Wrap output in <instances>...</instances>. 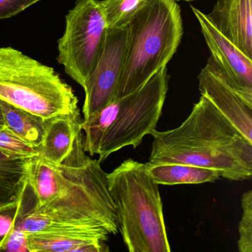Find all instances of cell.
<instances>
[{
  "instance_id": "277c9868",
  "label": "cell",
  "mask_w": 252,
  "mask_h": 252,
  "mask_svg": "<svg viewBox=\"0 0 252 252\" xmlns=\"http://www.w3.org/2000/svg\"><path fill=\"white\" fill-rule=\"evenodd\" d=\"M119 232L130 252H169L158 184L146 163L132 158L107 174Z\"/></svg>"
},
{
  "instance_id": "6da1fadb",
  "label": "cell",
  "mask_w": 252,
  "mask_h": 252,
  "mask_svg": "<svg viewBox=\"0 0 252 252\" xmlns=\"http://www.w3.org/2000/svg\"><path fill=\"white\" fill-rule=\"evenodd\" d=\"M101 162L87 155L79 132L68 156L54 163L28 159L17 190L16 228L26 233L70 227L102 226L119 233L117 216Z\"/></svg>"
},
{
  "instance_id": "603a6c76",
  "label": "cell",
  "mask_w": 252,
  "mask_h": 252,
  "mask_svg": "<svg viewBox=\"0 0 252 252\" xmlns=\"http://www.w3.org/2000/svg\"><path fill=\"white\" fill-rule=\"evenodd\" d=\"M5 127H6V126H5V122H4L3 114H2V110L0 107V129H3Z\"/></svg>"
},
{
  "instance_id": "ba28073f",
  "label": "cell",
  "mask_w": 252,
  "mask_h": 252,
  "mask_svg": "<svg viewBox=\"0 0 252 252\" xmlns=\"http://www.w3.org/2000/svg\"><path fill=\"white\" fill-rule=\"evenodd\" d=\"M127 29L107 28L101 57L84 87V119H88L113 101L126 57Z\"/></svg>"
},
{
  "instance_id": "7c38bea8",
  "label": "cell",
  "mask_w": 252,
  "mask_h": 252,
  "mask_svg": "<svg viewBox=\"0 0 252 252\" xmlns=\"http://www.w3.org/2000/svg\"><path fill=\"white\" fill-rule=\"evenodd\" d=\"M206 15L221 34L252 58V0H216Z\"/></svg>"
},
{
  "instance_id": "ac0fdd59",
  "label": "cell",
  "mask_w": 252,
  "mask_h": 252,
  "mask_svg": "<svg viewBox=\"0 0 252 252\" xmlns=\"http://www.w3.org/2000/svg\"><path fill=\"white\" fill-rule=\"evenodd\" d=\"M241 206L243 214L239 222L237 246L240 252H252V190H249L242 196Z\"/></svg>"
},
{
  "instance_id": "5b68a950",
  "label": "cell",
  "mask_w": 252,
  "mask_h": 252,
  "mask_svg": "<svg viewBox=\"0 0 252 252\" xmlns=\"http://www.w3.org/2000/svg\"><path fill=\"white\" fill-rule=\"evenodd\" d=\"M126 29V57L115 99L135 92L166 67L184 35L180 5L176 0H148Z\"/></svg>"
},
{
  "instance_id": "3957f363",
  "label": "cell",
  "mask_w": 252,
  "mask_h": 252,
  "mask_svg": "<svg viewBox=\"0 0 252 252\" xmlns=\"http://www.w3.org/2000/svg\"><path fill=\"white\" fill-rule=\"evenodd\" d=\"M167 68H161L135 92L113 100L84 119V149L100 162L126 147L136 148L156 129L169 91Z\"/></svg>"
},
{
  "instance_id": "7a4b0ae2",
  "label": "cell",
  "mask_w": 252,
  "mask_h": 252,
  "mask_svg": "<svg viewBox=\"0 0 252 252\" xmlns=\"http://www.w3.org/2000/svg\"><path fill=\"white\" fill-rule=\"evenodd\" d=\"M148 163H178L218 170L231 181L252 177V142L204 95L175 129H155Z\"/></svg>"
},
{
  "instance_id": "7402d4cb",
  "label": "cell",
  "mask_w": 252,
  "mask_h": 252,
  "mask_svg": "<svg viewBox=\"0 0 252 252\" xmlns=\"http://www.w3.org/2000/svg\"><path fill=\"white\" fill-rule=\"evenodd\" d=\"M2 252H29L27 234L23 230L15 228L2 248Z\"/></svg>"
},
{
  "instance_id": "2e32d148",
  "label": "cell",
  "mask_w": 252,
  "mask_h": 252,
  "mask_svg": "<svg viewBox=\"0 0 252 252\" xmlns=\"http://www.w3.org/2000/svg\"><path fill=\"white\" fill-rule=\"evenodd\" d=\"M28 159L0 150V206L16 198Z\"/></svg>"
},
{
  "instance_id": "30bf717a",
  "label": "cell",
  "mask_w": 252,
  "mask_h": 252,
  "mask_svg": "<svg viewBox=\"0 0 252 252\" xmlns=\"http://www.w3.org/2000/svg\"><path fill=\"white\" fill-rule=\"evenodd\" d=\"M200 95L209 98L245 138L252 142V107L228 85L218 64L209 57L198 76Z\"/></svg>"
},
{
  "instance_id": "4fadbf2b",
  "label": "cell",
  "mask_w": 252,
  "mask_h": 252,
  "mask_svg": "<svg viewBox=\"0 0 252 252\" xmlns=\"http://www.w3.org/2000/svg\"><path fill=\"white\" fill-rule=\"evenodd\" d=\"M80 110L46 119L45 135L38 147L39 156L48 161L60 163L71 151L75 139L82 132Z\"/></svg>"
},
{
  "instance_id": "8fae6325",
  "label": "cell",
  "mask_w": 252,
  "mask_h": 252,
  "mask_svg": "<svg viewBox=\"0 0 252 252\" xmlns=\"http://www.w3.org/2000/svg\"><path fill=\"white\" fill-rule=\"evenodd\" d=\"M29 252H108L110 232L102 226L70 227L26 233Z\"/></svg>"
},
{
  "instance_id": "44dd1931",
  "label": "cell",
  "mask_w": 252,
  "mask_h": 252,
  "mask_svg": "<svg viewBox=\"0 0 252 252\" xmlns=\"http://www.w3.org/2000/svg\"><path fill=\"white\" fill-rule=\"evenodd\" d=\"M42 0H0V20L9 19Z\"/></svg>"
},
{
  "instance_id": "52a82bcc",
  "label": "cell",
  "mask_w": 252,
  "mask_h": 252,
  "mask_svg": "<svg viewBox=\"0 0 252 252\" xmlns=\"http://www.w3.org/2000/svg\"><path fill=\"white\" fill-rule=\"evenodd\" d=\"M65 20L58 62L84 88L101 57L108 26L98 0H77Z\"/></svg>"
},
{
  "instance_id": "d6986e66",
  "label": "cell",
  "mask_w": 252,
  "mask_h": 252,
  "mask_svg": "<svg viewBox=\"0 0 252 252\" xmlns=\"http://www.w3.org/2000/svg\"><path fill=\"white\" fill-rule=\"evenodd\" d=\"M0 150L26 158L39 155L37 147L26 142L7 127L0 129Z\"/></svg>"
},
{
  "instance_id": "8992f818",
  "label": "cell",
  "mask_w": 252,
  "mask_h": 252,
  "mask_svg": "<svg viewBox=\"0 0 252 252\" xmlns=\"http://www.w3.org/2000/svg\"><path fill=\"white\" fill-rule=\"evenodd\" d=\"M0 99L45 120L79 110L74 91L54 69L10 47H0Z\"/></svg>"
},
{
  "instance_id": "cb8c5ba5",
  "label": "cell",
  "mask_w": 252,
  "mask_h": 252,
  "mask_svg": "<svg viewBox=\"0 0 252 252\" xmlns=\"http://www.w3.org/2000/svg\"><path fill=\"white\" fill-rule=\"evenodd\" d=\"M177 2L178 1H184V2H191V1H193V0H176Z\"/></svg>"
},
{
  "instance_id": "5bb4252c",
  "label": "cell",
  "mask_w": 252,
  "mask_h": 252,
  "mask_svg": "<svg viewBox=\"0 0 252 252\" xmlns=\"http://www.w3.org/2000/svg\"><path fill=\"white\" fill-rule=\"evenodd\" d=\"M156 184L160 185L200 184L215 182L220 178L218 170L178 163H146Z\"/></svg>"
},
{
  "instance_id": "ffe728a7",
  "label": "cell",
  "mask_w": 252,
  "mask_h": 252,
  "mask_svg": "<svg viewBox=\"0 0 252 252\" xmlns=\"http://www.w3.org/2000/svg\"><path fill=\"white\" fill-rule=\"evenodd\" d=\"M18 216L17 199L0 206V252L16 228Z\"/></svg>"
},
{
  "instance_id": "9a60e30c",
  "label": "cell",
  "mask_w": 252,
  "mask_h": 252,
  "mask_svg": "<svg viewBox=\"0 0 252 252\" xmlns=\"http://www.w3.org/2000/svg\"><path fill=\"white\" fill-rule=\"evenodd\" d=\"M5 126L17 136L36 147L42 144L46 120L0 99Z\"/></svg>"
},
{
  "instance_id": "e0dca14e",
  "label": "cell",
  "mask_w": 252,
  "mask_h": 252,
  "mask_svg": "<svg viewBox=\"0 0 252 252\" xmlns=\"http://www.w3.org/2000/svg\"><path fill=\"white\" fill-rule=\"evenodd\" d=\"M148 0H102L100 1L107 26L114 29L127 27L129 22Z\"/></svg>"
},
{
  "instance_id": "9c48e42d",
  "label": "cell",
  "mask_w": 252,
  "mask_h": 252,
  "mask_svg": "<svg viewBox=\"0 0 252 252\" xmlns=\"http://www.w3.org/2000/svg\"><path fill=\"white\" fill-rule=\"evenodd\" d=\"M191 11L200 25L211 57L219 66L225 82L252 107V58L221 34L205 13L193 6Z\"/></svg>"
}]
</instances>
